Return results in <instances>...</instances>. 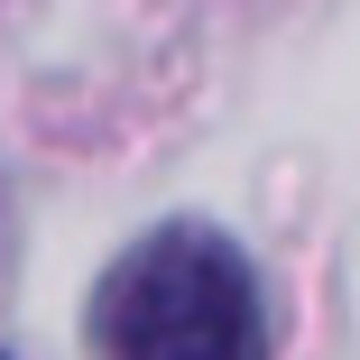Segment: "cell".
<instances>
[{
	"instance_id": "cell-1",
	"label": "cell",
	"mask_w": 360,
	"mask_h": 360,
	"mask_svg": "<svg viewBox=\"0 0 360 360\" xmlns=\"http://www.w3.org/2000/svg\"><path fill=\"white\" fill-rule=\"evenodd\" d=\"M93 342H102V360H268L259 277L203 222L148 231L102 277Z\"/></svg>"
}]
</instances>
